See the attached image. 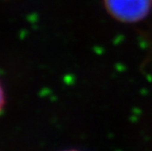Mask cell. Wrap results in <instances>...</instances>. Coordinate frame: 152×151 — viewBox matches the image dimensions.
<instances>
[{"mask_svg": "<svg viewBox=\"0 0 152 151\" xmlns=\"http://www.w3.org/2000/svg\"><path fill=\"white\" fill-rule=\"evenodd\" d=\"M106 10L123 23H137L146 17L152 8V0H103Z\"/></svg>", "mask_w": 152, "mask_h": 151, "instance_id": "obj_1", "label": "cell"}, {"mask_svg": "<svg viewBox=\"0 0 152 151\" xmlns=\"http://www.w3.org/2000/svg\"><path fill=\"white\" fill-rule=\"evenodd\" d=\"M5 104V94H4V90H3L2 85L0 82V113L3 110V107H4Z\"/></svg>", "mask_w": 152, "mask_h": 151, "instance_id": "obj_2", "label": "cell"}, {"mask_svg": "<svg viewBox=\"0 0 152 151\" xmlns=\"http://www.w3.org/2000/svg\"><path fill=\"white\" fill-rule=\"evenodd\" d=\"M65 151H77V150H65Z\"/></svg>", "mask_w": 152, "mask_h": 151, "instance_id": "obj_3", "label": "cell"}]
</instances>
